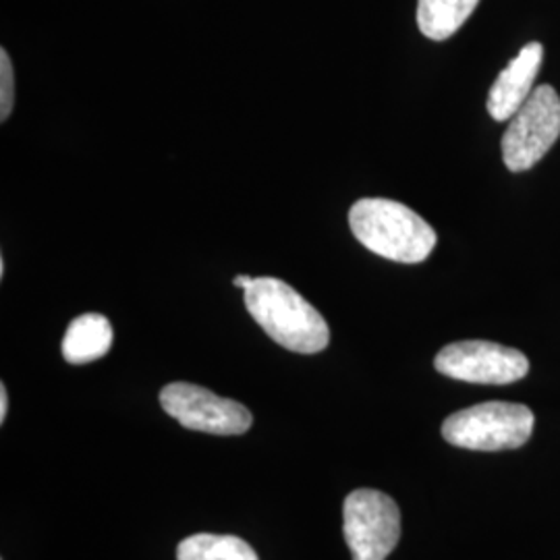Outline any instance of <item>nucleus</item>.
I'll return each mask as SVG.
<instances>
[{
	"mask_svg": "<svg viewBox=\"0 0 560 560\" xmlns=\"http://www.w3.org/2000/svg\"><path fill=\"white\" fill-rule=\"evenodd\" d=\"M245 305L261 330L293 353L314 355L330 342V330L320 312L284 280L254 279L245 289Z\"/></svg>",
	"mask_w": 560,
	"mask_h": 560,
	"instance_id": "nucleus-1",
	"label": "nucleus"
},
{
	"mask_svg": "<svg viewBox=\"0 0 560 560\" xmlns=\"http://www.w3.org/2000/svg\"><path fill=\"white\" fill-rule=\"evenodd\" d=\"M349 226L363 247L386 260L420 264L436 247V231L405 203L363 198L349 210Z\"/></svg>",
	"mask_w": 560,
	"mask_h": 560,
	"instance_id": "nucleus-2",
	"label": "nucleus"
},
{
	"mask_svg": "<svg viewBox=\"0 0 560 560\" xmlns=\"http://www.w3.org/2000/svg\"><path fill=\"white\" fill-rule=\"evenodd\" d=\"M534 423L529 407L490 400L448 416L442 423V439L467 451H513L532 439Z\"/></svg>",
	"mask_w": 560,
	"mask_h": 560,
	"instance_id": "nucleus-3",
	"label": "nucleus"
},
{
	"mask_svg": "<svg viewBox=\"0 0 560 560\" xmlns=\"http://www.w3.org/2000/svg\"><path fill=\"white\" fill-rule=\"evenodd\" d=\"M559 138V92H555L552 85H540L509 119L502 136V161L511 173L529 171Z\"/></svg>",
	"mask_w": 560,
	"mask_h": 560,
	"instance_id": "nucleus-4",
	"label": "nucleus"
},
{
	"mask_svg": "<svg viewBox=\"0 0 560 560\" xmlns=\"http://www.w3.org/2000/svg\"><path fill=\"white\" fill-rule=\"evenodd\" d=\"M342 534L353 560L388 559L399 544V504L381 490H353L342 504Z\"/></svg>",
	"mask_w": 560,
	"mask_h": 560,
	"instance_id": "nucleus-5",
	"label": "nucleus"
},
{
	"mask_svg": "<svg viewBox=\"0 0 560 560\" xmlns=\"http://www.w3.org/2000/svg\"><path fill=\"white\" fill-rule=\"evenodd\" d=\"M161 405L183 428L217 436L245 434L254 421L245 405L219 397L212 390L189 382H173L164 386Z\"/></svg>",
	"mask_w": 560,
	"mask_h": 560,
	"instance_id": "nucleus-6",
	"label": "nucleus"
},
{
	"mask_svg": "<svg viewBox=\"0 0 560 560\" xmlns=\"http://www.w3.org/2000/svg\"><path fill=\"white\" fill-rule=\"evenodd\" d=\"M442 376L471 384H511L529 372V360L513 347L490 340H459L442 349L434 360Z\"/></svg>",
	"mask_w": 560,
	"mask_h": 560,
	"instance_id": "nucleus-7",
	"label": "nucleus"
},
{
	"mask_svg": "<svg viewBox=\"0 0 560 560\" xmlns=\"http://www.w3.org/2000/svg\"><path fill=\"white\" fill-rule=\"evenodd\" d=\"M544 46L540 42H529L501 71L488 94V113L494 120H509L534 92V81L538 78Z\"/></svg>",
	"mask_w": 560,
	"mask_h": 560,
	"instance_id": "nucleus-8",
	"label": "nucleus"
},
{
	"mask_svg": "<svg viewBox=\"0 0 560 560\" xmlns=\"http://www.w3.org/2000/svg\"><path fill=\"white\" fill-rule=\"evenodd\" d=\"M113 347V326L102 314H83L69 324L62 339V358L73 365L101 360Z\"/></svg>",
	"mask_w": 560,
	"mask_h": 560,
	"instance_id": "nucleus-9",
	"label": "nucleus"
},
{
	"mask_svg": "<svg viewBox=\"0 0 560 560\" xmlns=\"http://www.w3.org/2000/svg\"><path fill=\"white\" fill-rule=\"evenodd\" d=\"M480 0H418V25L430 40L442 42L457 34Z\"/></svg>",
	"mask_w": 560,
	"mask_h": 560,
	"instance_id": "nucleus-10",
	"label": "nucleus"
},
{
	"mask_svg": "<svg viewBox=\"0 0 560 560\" xmlns=\"http://www.w3.org/2000/svg\"><path fill=\"white\" fill-rule=\"evenodd\" d=\"M177 560H260L256 550L237 536L196 534L180 541Z\"/></svg>",
	"mask_w": 560,
	"mask_h": 560,
	"instance_id": "nucleus-11",
	"label": "nucleus"
},
{
	"mask_svg": "<svg viewBox=\"0 0 560 560\" xmlns=\"http://www.w3.org/2000/svg\"><path fill=\"white\" fill-rule=\"evenodd\" d=\"M15 104V78L7 50H0V120L9 119Z\"/></svg>",
	"mask_w": 560,
	"mask_h": 560,
	"instance_id": "nucleus-12",
	"label": "nucleus"
},
{
	"mask_svg": "<svg viewBox=\"0 0 560 560\" xmlns=\"http://www.w3.org/2000/svg\"><path fill=\"white\" fill-rule=\"evenodd\" d=\"M7 413H9V393H7V386L0 384V421L2 423L7 420Z\"/></svg>",
	"mask_w": 560,
	"mask_h": 560,
	"instance_id": "nucleus-13",
	"label": "nucleus"
},
{
	"mask_svg": "<svg viewBox=\"0 0 560 560\" xmlns=\"http://www.w3.org/2000/svg\"><path fill=\"white\" fill-rule=\"evenodd\" d=\"M254 282V277H247V275H241V277H237V279L233 280V284L235 287H241L243 291L249 287Z\"/></svg>",
	"mask_w": 560,
	"mask_h": 560,
	"instance_id": "nucleus-14",
	"label": "nucleus"
},
{
	"mask_svg": "<svg viewBox=\"0 0 560 560\" xmlns=\"http://www.w3.org/2000/svg\"><path fill=\"white\" fill-rule=\"evenodd\" d=\"M4 277V260H0V279Z\"/></svg>",
	"mask_w": 560,
	"mask_h": 560,
	"instance_id": "nucleus-15",
	"label": "nucleus"
}]
</instances>
